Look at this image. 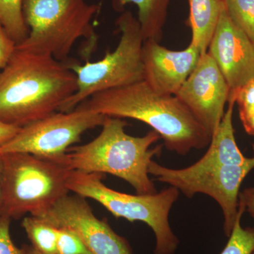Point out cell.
Instances as JSON below:
<instances>
[{
    "mask_svg": "<svg viewBox=\"0 0 254 254\" xmlns=\"http://www.w3.org/2000/svg\"><path fill=\"white\" fill-rule=\"evenodd\" d=\"M232 94L235 95L236 98L240 116L254 111V80L246 83L245 86L241 87L238 91Z\"/></svg>",
    "mask_w": 254,
    "mask_h": 254,
    "instance_id": "603a6c76",
    "label": "cell"
},
{
    "mask_svg": "<svg viewBox=\"0 0 254 254\" xmlns=\"http://www.w3.org/2000/svg\"><path fill=\"white\" fill-rule=\"evenodd\" d=\"M103 175L71 170L68 190L83 198L96 200L115 218L144 222L155 234L154 254H175L179 240L170 227L169 215L178 199L179 190L170 187L153 194H128L107 187Z\"/></svg>",
    "mask_w": 254,
    "mask_h": 254,
    "instance_id": "8992f818",
    "label": "cell"
},
{
    "mask_svg": "<svg viewBox=\"0 0 254 254\" xmlns=\"http://www.w3.org/2000/svg\"><path fill=\"white\" fill-rule=\"evenodd\" d=\"M121 37L118 46L98 61L84 64H67L77 81L76 91L66 100L59 112H69L97 93L122 88L144 80L143 34L131 11H125L117 20Z\"/></svg>",
    "mask_w": 254,
    "mask_h": 254,
    "instance_id": "52a82bcc",
    "label": "cell"
},
{
    "mask_svg": "<svg viewBox=\"0 0 254 254\" xmlns=\"http://www.w3.org/2000/svg\"><path fill=\"white\" fill-rule=\"evenodd\" d=\"M67 64L18 49L0 71V122L23 127L59 111L76 91Z\"/></svg>",
    "mask_w": 254,
    "mask_h": 254,
    "instance_id": "6da1fadb",
    "label": "cell"
},
{
    "mask_svg": "<svg viewBox=\"0 0 254 254\" xmlns=\"http://www.w3.org/2000/svg\"><path fill=\"white\" fill-rule=\"evenodd\" d=\"M23 254H43L41 252H38L33 248V247H28V246H24L23 247Z\"/></svg>",
    "mask_w": 254,
    "mask_h": 254,
    "instance_id": "83f0119b",
    "label": "cell"
},
{
    "mask_svg": "<svg viewBox=\"0 0 254 254\" xmlns=\"http://www.w3.org/2000/svg\"><path fill=\"white\" fill-rule=\"evenodd\" d=\"M235 104V95H230L226 112L212 135L208 150L195 163L199 165H242L248 160L242 154L235 140L233 127Z\"/></svg>",
    "mask_w": 254,
    "mask_h": 254,
    "instance_id": "5bb4252c",
    "label": "cell"
},
{
    "mask_svg": "<svg viewBox=\"0 0 254 254\" xmlns=\"http://www.w3.org/2000/svg\"><path fill=\"white\" fill-rule=\"evenodd\" d=\"M253 254H254V253H253Z\"/></svg>",
    "mask_w": 254,
    "mask_h": 254,
    "instance_id": "f546056e",
    "label": "cell"
},
{
    "mask_svg": "<svg viewBox=\"0 0 254 254\" xmlns=\"http://www.w3.org/2000/svg\"><path fill=\"white\" fill-rule=\"evenodd\" d=\"M199 50L190 44L175 51L155 40L143 43L144 80L159 94L176 95L193 71L200 58Z\"/></svg>",
    "mask_w": 254,
    "mask_h": 254,
    "instance_id": "4fadbf2b",
    "label": "cell"
},
{
    "mask_svg": "<svg viewBox=\"0 0 254 254\" xmlns=\"http://www.w3.org/2000/svg\"><path fill=\"white\" fill-rule=\"evenodd\" d=\"M16 49V43L0 23V70L7 65Z\"/></svg>",
    "mask_w": 254,
    "mask_h": 254,
    "instance_id": "cb8c5ba5",
    "label": "cell"
},
{
    "mask_svg": "<svg viewBox=\"0 0 254 254\" xmlns=\"http://www.w3.org/2000/svg\"><path fill=\"white\" fill-rule=\"evenodd\" d=\"M239 200L245 205V211L254 218V187L245 189L240 193Z\"/></svg>",
    "mask_w": 254,
    "mask_h": 254,
    "instance_id": "484cf974",
    "label": "cell"
},
{
    "mask_svg": "<svg viewBox=\"0 0 254 254\" xmlns=\"http://www.w3.org/2000/svg\"><path fill=\"white\" fill-rule=\"evenodd\" d=\"M254 169V157L242 165H199L172 169L153 160L148 173L157 181L175 187L188 198L203 193L213 198L223 213L224 232L230 237L238 213L240 189L242 182Z\"/></svg>",
    "mask_w": 254,
    "mask_h": 254,
    "instance_id": "ba28073f",
    "label": "cell"
},
{
    "mask_svg": "<svg viewBox=\"0 0 254 254\" xmlns=\"http://www.w3.org/2000/svg\"><path fill=\"white\" fill-rule=\"evenodd\" d=\"M37 218L57 228L74 232L92 254H132L131 247L105 220H100L86 198L66 195Z\"/></svg>",
    "mask_w": 254,
    "mask_h": 254,
    "instance_id": "30bf717a",
    "label": "cell"
},
{
    "mask_svg": "<svg viewBox=\"0 0 254 254\" xmlns=\"http://www.w3.org/2000/svg\"><path fill=\"white\" fill-rule=\"evenodd\" d=\"M78 105L106 117L142 122L160 135L168 150L179 155L202 149L211 140L176 95L159 94L145 81L100 92Z\"/></svg>",
    "mask_w": 254,
    "mask_h": 254,
    "instance_id": "7a4b0ae2",
    "label": "cell"
},
{
    "mask_svg": "<svg viewBox=\"0 0 254 254\" xmlns=\"http://www.w3.org/2000/svg\"><path fill=\"white\" fill-rule=\"evenodd\" d=\"M0 23L16 46L26 40L29 29L23 18L22 0H0Z\"/></svg>",
    "mask_w": 254,
    "mask_h": 254,
    "instance_id": "ac0fdd59",
    "label": "cell"
},
{
    "mask_svg": "<svg viewBox=\"0 0 254 254\" xmlns=\"http://www.w3.org/2000/svg\"><path fill=\"white\" fill-rule=\"evenodd\" d=\"M190 16L188 25L191 30L190 45L195 46L200 53L208 51L209 45L222 10L225 0H188Z\"/></svg>",
    "mask_w": 254,
    "mask_h": 254,
    "instance_id": "9a60e30c",
    "label": "cell"
},
{
    "mask_svg": "<svg viewBox=\"0 0 254 254\" xmlns=\"http://www.w3.org/2000/svg\"><path fill=\"white\" fill-rule=\"evenodd\" d=\"M170 0H115L118 9L127 4H134L138 7V21L144 41L155 40L158 42L163 36L166 23Z\"/></svg>",
    "mask_w": 254,
    "mask_h": 254,
    "instance_id": "2e32d148",
    "label": "cell"
},
{
    "mask_svg": "<svg viewBox=\"0 0 254 254\" xmlns=\"http://www.w3.org/2000/svg\"><path fill=\"white\" fill-rule=\"evenodd\" d=\"M230 89L218 65L206 52L176 95L212 136L221 123Z\"/></svg>",
    "mask_w": 254,
    "mask_h": 254,
    "instance_id": "8fae6325",
    "label": "cell"
},
{
    "mask_svg": "<svg viewBox=\"0 0 254 254\" xmlns=\"http://www.w3.org/2000/svg\"><path fill=\"white\" fill-rule=\"evenodd\" d=\"M1 161L0 159V217L1 216V207H2V198H1Z\"/></svg>",
    "mask_w": 254,
    "mask_h": 254,
    "instance_id": "f1b7e54d",
    "label": "cell"
},
{
    "mask_svg": "<svg viewBox=\"0 0 254 254\" xmlns=\"http://www.w3.org/2000/svg\"><path fill=\"white\" fill-rule=\"evenodd\" d=\"M11 219L0 217V254H23V249L14 245L10 234Z\"/></svg>",
    "mask_w": 254,
    "mask_h": 254,
    "instance_id": "7402d4cb",
    "label": "cell"
},
{
    "mask_svg": "<svg viewBox=\"0 0 254 254\" xmlns=\"http://www.w3.org/2000/svg\"><path fill=\"white\" fill-rule=\"evenodd\" d=\"M21 226L35 250L43 254H57V227L32 215L23 218Z\"/></svg>",
    "mask_w": 254,
    "mask_h": 254,
    "instance_id": "e0dca14e",
    "label": "cell"
},
{
    "mask_svg": "<svg viewBox=\"0 0 254 254\" xmlns=\"http://www.w3.org/2000/svg\"><path fill=\"white\" fill-rule=\"evenodd\" d=\"M242 125L249 134L254 136V111L247 115H240Z\"/></svg>",
    "mask_w": 254,
    "mask_h": 254,
    "instance_id": "4316f807",
    "label": "cell"
},
{
    "mask_svg": "<svg viewBox=\"0 0 254 254\" xmlns=\"http://www.w3.org/2000/svg\"><path fill=\"white\" fill-rule=\"evenodd\" d=\"M208 53L230 87V94L254 80V44L224 8Z\"/></svg>",
    "mask_w": 254,
    "mask_h": 254,
    "instance_id": "7c38bea8",
    "label": "cell"
},
{
    "mask_svg": "<svg viewBox=\"0 0 254 254\" xmlns=\"http://www.w3.org/2000/svg\"><path fill=\"white\" fill-rule=\"evenodd\" d=\"M245 212V205L239 200L236 221L229 237L228 242L220 254H253L254 227L244 228L241 225V219Z\"/></svg>",
    "mask_w": 254,
    "mask_h": 254,
    "instance_id": "d6986e66",
    "label": "cell"
},
{
    "mask_svg": "<svg viewBox=\"0 0 254 254\" xmlns=\"http://www.w3.org/2000/svg\"><path fill=\"white\" fill-rule=\"evenodd\" d=\"M1 161V215L19 219L26 214L38 216L68 195L71 169L28 153H11Z\"/></svg>",
    "mask_w": 254,
    "mask_h": 254,
    "instance_id": "277c9868",
    "label": "cell"
},
{
    "mask_svg": "<svg viewBox=\"0 0 254 254\" xmlns=\"http://www.w3.org/2000/svg\"><path fill=\"white\" fill-rule=\"evenodd\" d=\"M98 9L86 0H22L29 33L16 48L60 62L67 59L79 39L88 40L94 49L97 36L92 21Z\"/></svg>",
    "mask_w": 254,
    "mask_h": 254,
    "instance_id": "5b68a950",
    "label": "cell"
},
{
    "mask_svg": "<svg viewBox=\"0 0 254 254\" xmlns=\"http://www.w3.org/2000/svg\"><path fill=\"white\" fill-rule=\"evenodd\" d=\"M105 118L80 105L71 111L56 112L21 127L16 136L0 148V156L28 153L66 164L68 148L79 141L85 132L102 126Z\"/></svg>",
    "mask_w": 254,
    "mask_h": 254,
    "instance_id": "9c48e42d",
    "label": "cell"
},
{
    "mask_svg": "<svg viewBox=\"0 0 254 254\" xmlns=\"http://www.w3.org/2000/svg\"><path fill=\"white\" fill-rule=\"evenodd\" d=\"M57 254H92L79 237L68 228H58Z\"/></svg>",
    "mask_w": 254,
    "mask_h": 254,
    "instance_id": "44dd1931",
    "label": "cell"
},
{
    "mask_svg": "<svg viewBox=\"0 0 254 254\" xmlns=\"http://www.w3.org/2000/svg\"><path fill=\"white\" fill-rule=\"evenodd\" d=\"M21 127L0 122V148L12 139Z\"/></svg>",
    "mask_w": 254,
    "mask_h": 254,
    "instance_id": "d4e9b609",
    "label": "cell"
},
{
    "mask_svg": "<svg viewBox=\"0 0 254 254\" xmlns=\"http://www.w3.org/2000/svg\"><path fill=\"white\" fill-rule=\"evenodd\" d=\"M225 4L232 21L254 44V0H225Z\"/></svg>",
    "mask_w": 254,
    "mask_h": 254,
    "instance_id": "ffe728a7",
    "label": "cell"
},
{
    "mask_svg": "<svg viewBox=\"0 0 254 254\" xmlns=\"http://www.w3.org/2000/svg\"><path fill=\"white\" fill-rule=\"evenodd\" d=\"M127 122L106 117L100 134L93 141L68 148L66 164L85 173L110 174L128 182L136 194L157 193L148 167L162 152V145L150 148L161 138L154 130L143 136H132L125 131Z\"/></svg>",
    "mask_w": 254,
    "mask_h": 254,
    "instance_id": "3957f363",
    "label": "cell"
}]
</instances>
